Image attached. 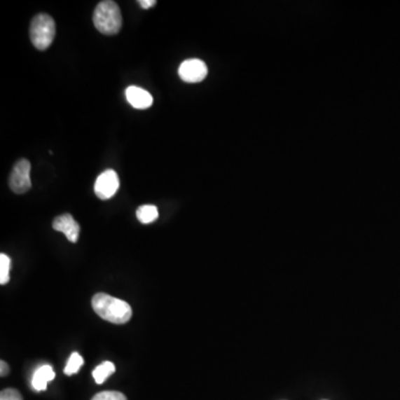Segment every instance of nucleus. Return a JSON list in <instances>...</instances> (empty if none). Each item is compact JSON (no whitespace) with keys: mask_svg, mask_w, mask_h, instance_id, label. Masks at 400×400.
Returning <instances> with one entry per match:
<instances>
[{"mask_svg":"<svg viewBox=\"0 0 400 400\" xmlns=\"http://www.w3.org/2000/svg\"><path fill=\"white\" fill-rule=\"evenodd\" d=\"M92 308L95 312L102 319L107 320L116 325L126 324L132 318V307L128 303L115 298L106 294H97L92 301Z\"/></svg>","mask_w":400,"mask_h":400,"instance_id":"nucleus-1","label":"nucleus"},{"mask_svg":"<svg viewBox=\"0 0 400 400\" xmlns=\"http://www.w3.org/2000/svg\"><path fill=\"white\" fill-rule=\"evenodd\" d=\"M92 20L98 32L104 35H116L123 25L120 8L117 3L111 0L102 1L95 9Z\"/></svg>","mask_w":400,"mask_h":400,"instance_id":"nucleus-2","label":"nucleus"},{"mask_svg":"<svg viewBox=\"0 0 400 400\" xmlns=\"http://www.w3.org/2000/svg\"><path fill=\"white\" fill-rule=\"evenodd\" d=\"M29 35L32 45L38 50L49 48L56 35V25L53 17L47 14L37 15L30 24Z\"/></svg>","mask_w":400,"mask_h":400,"instance_id":"nucleus-3","label":"nucleus"},{"mask_svg":"<svg viewBox=\"0 0 400 400\" xmlns=\"http://www.w3.org/2000/svg\"><path fill=\"white\" fill-rule=\"evenodd\" d=\"M30 170L32 165L27 159H20L15 164L11 170L9 177V186L11 191L15 193H27L32 188V180H30Z\"/></svg>","mask_w":400,"mask_h":400,"instance_id":"nucleus-4","label":"nucleus"},{"mask_svg":"<svg viewBox=\"0 0 400 400\" xmlns=\"http://www.w3.org/2000/svg\"><path fill=\"white\" fill-rule=\"evenodd\" d=\"M119 186L120 183H119L117 172L113 170H108L97 178L96 183H95V193L102 200H107L115 196V193L119 189Z\"/></svg>","mask_w":400,"mask_h":400,"instance_id":"nucleus-5","label":"nucleus"},{"mask_svg":"<svg viewBox=\"0 0 400 400\" xmlns=\"http://www.w3.org/2000/svg\"><path fill=\"white\" fill-rule=\"evenodd\" d=\"M178 74L181 81L188 83H200L206 78L208 74V68L202 60H187L180 64Z\"/></svg>","mask_w":400,"mask_h":400,"instance_id":"nucleus-6","label":"nucleus"},{"mask_svg":"<svg viewBox=\"0 0 400 400\" xmlns=\"http://www.w3.org/2000/svg\"><path fill=\"white\" fill-rule=\"evenodd\" d=\"M53 228L62 233L70 242H78L81 227L78 223L74 219L73 216L69 214H64V215L55 218Z\"/></svg>","mask_w":400,"mask_h":400,"instance_id":"nucleus-7","label":"nucleus"},{"mask_svg":"<svg viewBox=\"0 0 400 400\" xmlns=\"http://www.w3.org/2000/svg\"><path fill=\"white\" fill-rule=\"evenodd\" d=\"M126 98L136 109H147L153 102V96L145 89L137 86H130L126 89Z\"/></svg>","mask_w":400,"mask_h":400,"instance_id":"nucleus-8","label":"nucleus"},{"mask_svg":"<svg viewBox=\"0 0 400 400\" xmlns=\"http://www.w3.org/2000/svg\"><path fill=\"white\" fill-rule=\"evenodd\" d=\"M55 371L53 367L49 365L41 366L38 368L32 376V385L34 389L37 392H43L47 389V385L49 382H53L55 379Z\"/></svg>","mask_w":400,"mask_h":400,"instance_id":"nucleus-9","label":"nucleus"},{"mask_svg":"<svg viewBox=\"0 0 400 400\" xmlns=\"http://www.w3.org/2000/svg\"><path fill=\"white\" fill-rule=\"evenodd\" d=\"M116 367L111 361H105L102 365L98 366L92 371V377H94L95 382L98 385L104 384L108 377L111 376L115 373Z\"/></svg>","mask_w":400,"mask_h":400,"instance_id":"nucleus-10","label":"nucleus"},{"mask_svg":"<svg viewBox=\"0 0 400 400\" xmlns=\"http://www.w3.org/2000/svg\"><path fill=\"white\" fill-rule=\"evenodd\" d=\"M138 221L142 223H151L158 218V209L153 205H144L136 212Z\"/></svg>","mask_w":400,"mask_h":400,"instance_id":"nucleus-11","label":"nucleus"},{"mask_svg":"<svg viewBox=\"0 0 400 400\" xmlns=\"http://www.w3.org/2000/svg\"><path fill=\"white\" fill-rule=\"evenodd\" d=\"M83 365V358L81 357L78 352H73L68 359L67 365L64 367V375L67 376H73L75 373H78L81 366Z\"/></svg>","mask_w":400,"mask_h":400,"instance_id":"nucleus-12","label":"nucleus"},{"mask_svg":"<svg viewBox=\"0 0 400 400\" xmlns=\"http://www.w3.org/2000/svg\"><path fill=\"white\" fill-rule=\"evenodd\" d=\"M11 258L5 254H0V284L6 285L9 282L11 273Z\"/></svg>","mask_w":400,"mask_h":400,"instance_id":"nucleus-13","label":"nucleus"},{"mask_svg":"<svg viewBox=\"0 0 400 400\" xmlns=\"http://www.w3.org/2000/svg\"><path fill=\"white\" fill-rule=\"evenodd\" d=\"M92 400H127V398L119 392H102L94 396Z\"/></svg>","mask_w":400,"mask_h":400,"instance_id":"nucleus-14","label":"nucleus"},{"mask_svg":"<svg viewBox=\"0 0 400 400\" xmlns=\"http://www.w3.org/2000/svg\"><path fill=\"white\" fill-rule=\"evenodd\" d=\"M0 400H22L20 392L14 388H8L5 389L0 394Z\"/></svg>","mask_w":400,"mask_h":400,"instance_id":"nucleus-15","label":"nucleus"},{"mask_svg":"<svg viewBox=\"0 0 400 400\" xmlns=\"http://www.w3.org/2000/svg\"><path fill=\"white\" fill-rule=\"evenodd\" d=\"M138 4H139L142 8L149 9L151 8V7H153V6L156 5L157 1L156 0H139Z\"/></svg>","mask_w":400,"mask_h":400,"instance_id":"nucleus-16","label":"nucleus"},{"mask_svg":"<svg viewBox=\"0 0 400 400\" xmlns=\"http://www.w3.org/2000/svg\"><path fill=\"white\" fill-rule=\"evenodd\" d=\"M8 373H9V366L7 365V363H6V361L1 360V361H0V376L5 377L7 376Z\"/></svg>","mask_w":400,"mask_h":400,"instance_id":"nucleus-17","label":"nucleus"}]
</instances>
